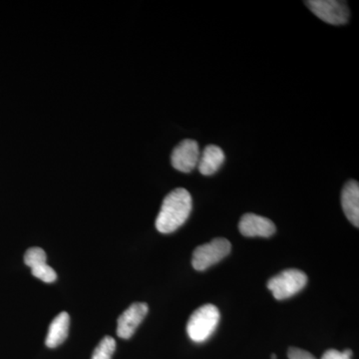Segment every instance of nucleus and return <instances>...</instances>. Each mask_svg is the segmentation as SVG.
I'll return each mask as SVG.
<instances>
[{
  "label": "nucleus",
  "mask_w": 359,
  "mask_h": 359,
  "mask_svg": "<svg viewBox=\"0 0 359 359\" xmlns=\"http://www.w3.org/2000/svg\"><path fill=\"white\" fill-rule=\"evenodd\" d=\"M200 156L197 142L186 139L174 149L171 156L172 166L182 173H190L198 166Z\"/></svg>",
  "instance_id": "6"
},
{
  "label": "nucleus",
  "mask_w": 359,
  "mask_h": 359,
  "mask_svg": "<svg viewBox=\"0 0 359 359\" xmlns=\"http://www.w3.org/2000/svg\"><path fill=\"white\" fill-rule=\"evenodd\" d=\"M306 6L314 15L328 25H346L349 20V8L346 1L339 0H309Z\"/></svg>",
  "instance_id": "5"
},
{
  "label": "nucleus",
  "mask_w": 359,
  "mask_h": 359,
  "mask_svg": "<svg viewBox=\"0 0 359 359\" xmlns=\"http://www.w3.org/2000/svg\"><path fill=\"white\" fill-rule=\"evenodd\" d=\"M32 273L33 276L46 283H54L57 278V273L47 263L32 268Z\"/></svg>",
  "instance_id": "14"
},
{
  "label": "nucleus",
  "mask_w": 359,
  "mask_h": 359,
  "mask_svg": "<svg viewBox=\"0 0 359 359\" xmlns=\"http://www.w3.org/2000/svg\"><path fill=\"white\" fill-rule=\"evenodd\" d=\"M271 359H276V355H275V354H273V355H271Z\"/></svg>",
  "instance_id": "17"
},
{
  "label": "nucleus",
  "mask_w": 359,
  "mask_h": 359,
  "mask_svg": "<svg viewBox=\"0 0 359 359\" xmlns=\"http://www.w3.org/2000/svg\"><path fill=\"white\" fill-rule=\"evenodd\" d=\"M219 321V311L212 304H205L196 309L187 323V332L194 342L201 344L214 334Z\"/></svg>",
  "instance_id": "2"
},
{
  "label": "nucleus",
  "mask_w": 359,
  "mask_h": 359,
  "mask_svg": "<svg viewBox=\"0 0 359 359\" xmlns=\"http://www.w3.org/2000/svg\"><path fill=\"white\" fill-rule=\"evenodd\" d=\"M241 233L245 237L269 238L276 233V226L271 219L256 214H245L238 224Z\"/></svg>",
  "instance_id": "8"
},
{
  "label": "nucleus",
  "mask_w": 359,
  "mask_h": 359,
  "mask_svg": "<svg viewBox=\"0 0 359 359\" xmlns=\"http://www.w3.org/2000/svg\"><path fill=\"white\" fill-rule=\"evenodd\" d=\"M46 254L41 248H30V249L26 250L25 263L30 269L35 268V266H40V264H46Z\"/></svg>",
  "instance_id": "13"
},
{
  "label": "nucleus",
  "mask_w": 359,
  "mask_h": 359,
  "mask_svg": "<svg viewBox=\"0 0 359 359\" xmlns=\"http://www.w3.org/2000/svg\"><path fill=\"white\" fill-rule=\"evenodd\" d=\"M231 250V243L224 238H217L208 244L200 245L194 250L193 268L200 271H205L228 256Z\"/></svg>",
  "instance_id": "4"
},
{
  "label": "nucleus",
  "mask_w": 359,
  "mask_h": 359,
  "mask_svg": "<svg viewBox=\"0 0 359 359\" xmlns=\"http://www.w3.org/2000/svg\"><path fill=\"white\" fill-rule=\"evenodd\" d=\"M351 356H353V351L351 349H346L342 353L335 349H330L325 351L321 359H351Z\"/></svg>",
  "instance_id": "15"
},
{
  "label": "nucleus",
  "mask_w": 359,
  "mask_h": 359,
  "mask_svg": "<svg viewBox=\"0 0 359 359\" xmlns=\"http://www.w3.org/2000/svg\"><path fill=\"white\" fill-rule=\"evenodd\" d=\"M341 205L347 219L354 226H359V185L351 180L347 182L341 193Z\"/></svg>",
  "instance_id": "9"
},
{
  "label": "nucleus",
  "mask_w": 359,
  "mask_h": 359,
  "mask_svg": "<svg viewBox=\"0 0 359 359\" xmlns=\"http://www.w3.org/2000/svg\"><path fill=\"white\" fill-rule=\"evenodd\" d=\"M287 356H289V359H316L309 351L297 348V347H290L287 351Z\"/></svg>",
  "instance_id": "16"
},
{
  "label": "nucleus",
  "mask_w": 359,
  "mask_h": 359,
  "mask_svg": "<svg viewBox=\"0 0 359 359\" xmlns=\"http://www.w3.org/2000/svg\"><path fill=\"white\" fill-rule=\"evenodd\" d=\"M116 341L113 337H105L97 346L91 359H111L115 353Z\"/></svg>",
  "instance_id": "12"
},
{
  "label": "nucleus",
  "mask_w": 359,
  "mask_h": 359,
  "mask_svg": "<svg viewBox=\"0 0 359 359\" xmlns=\"http://www.w3.org/2000/svg\"><path fill=\"white\" fill-rule=\"evenodd\" d=\"M149 311L145 302H135L118 318L117 335L120 339H129L146 318Z\"/></svg>",
  "instance_id": "7"
},
{
  "label": "nucleus",
  "mask_w": 359,
  "mask_h": 359,
  "mask_svg": "<svg viewBox=\"0 0 359 359\" xmlns=\"http://www.w3.org/2000/svg\"><path fill=\"white\" fill-rule=\"evenodd\" d=\"M70 316L63 311L59 313L49 325L48 334H47L45 344L49 348H55L62 344L67 339L69 332Z\"/></svg>",
  "instance_id": "10"
},
{
  "label": "nucleus",
  "mask_w": 359,
  "mask_h": 359,
  "mask_svg": "<svg viewBox=\"0 0 359 359\" xmlns=\"http://www.w3.org/2000/svg\"><path fill=\"white\" fill-rule=\"evenodd\" d=\"M191 194L184 188H177L168 194L156 219V229L162 233H171L183 226L192 212Z\"/></svg>",
  "instance_id": "1"
},
{
  "label": "nucleus",
  "mask_w": 359,
  "mask_h": 359,
  "mask_svg": "<svg viewBox=\"0 0 359 359\" xmlns=\"http://www.w3.org/2000/svg\"><path fill=\"white\" fill-rule=\"evenodd\" d=\"M308 283V276L299 269H289L269 280V290L273 297L283 301L301 292Z\"/></svg>",
  "instance_id": "3"
},
{
  "label": "nucleus",
  "mask_w": 359,
  "mask_h": 359,
  "mask_svg": "<svg viewBox=\"0 0 359 359\" xmlns=\"http://www.w3.org/2000/svg\"><path fill=\"white\" fill-rule=\"evenodd\" d=\"M224 159L226 156L221 148L216 145L207 146L200 156L199 163H198L200 173L204 176H211L222 167Z\"/></svg>",
  "instance_id": "11"
}]
</instances>
